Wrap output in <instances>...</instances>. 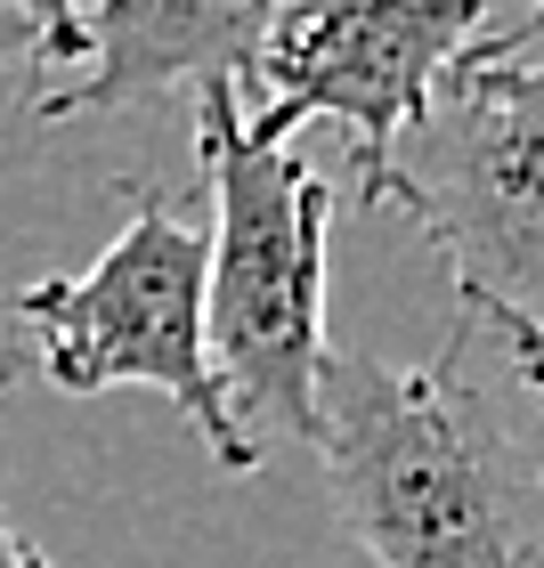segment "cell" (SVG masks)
I'll return each instance as SVG.
<instances>
[{"mask_svg":"<svg viewBox=\"0 0 544 568\" xmlns=\"http://www.w3.org/2000/svg\"><path fill=\"white\" fill-rule=\"evenodd\" d=\"M309 447L374 568H544V479L472 382L463 317L423 366L325 349Z\"/></svg>","mask_w":544,"mask_h":568,"instance_id":"6da1fadb","label":"cell"},{"mask_svg":"<svg viewBox=\"0 0 544 568\" xmlns=\"http://www.w3.org/2000/svg\"><path fill=\"white\" fill-rule=\"evenodd\" d=\"M195 146L212 179L203 261V357L220 406L252 447L318 430L325 366V227L333 187L293 146H252L236 90H195Z\"/></svg>","mask_w":544,"mask_h":568,"instance_id":"7a4b0ae2","label":"cell"},{"mask_svg":"<svg viewBox=\"0 0 544 568\" xmlns=\"http://www.w3.org/2000/svg\"><path fill=\"white\" fill-rule=\"evenodd\" d=\"M122 227L82 276H41L17 293V317L41 333V366L58 390L90 398L114 382L163 390L220 471H261V447L228 423L212 357H203V227L163 187H114Z\"/></svg>","mask_w":544,"mask_h":568,"instance_id":"3957f363","label":"cell"},{"mask_svg":"<svg viewBox=\"0 0 544 568\" xmlns=\"http://www.w3.org/2000/svg\"><path fill=\"white\" fill-rule=\"evenodd\" d=\"M382 203L414 212L455 301H496L544 325V58L463 49L406 131Z\"/></svg>","mask_w":544,"mask_h":568,"instance_id":"277c9868","label":"cell"},{"mask_svg":"<svg viewBox=\"0 0 544 568\" xmlns=\"http://www.w3.org/2000/svg\"><path fill=\"white\" fill-rule=\"evenodd\" d=\"M487 33V0H301L261 41L236 106L252 146H293L301 122H342L357 203L391 195L399 146L431 114L447 65Z\"/></svg>","mask_w":544,"mask_h":568,"instance_id":"5b68a950","label":"cell"},{"mask_svg":"<svg viewBox=\"0 0 544 568\" xmlns=\"http://www.w3.org/2000/svg\"><path fill=\"white\" fill-rule=\"evenodd\" d=\"M284 9L301 0H82V17L41 49L33 122L131 114L179 90H244Z\"/></svg>","mask_w":544,"mask_h":568,"instance_id":"8992f818","label":"cell"},{"mask_svg":"<svg viewBox=\"0 0 544 568\" xmlns=\"http://www.w3.org/2000/svg\"><path fill=\"white\" fill-rule=\"evenodd\" d=\"M463 317H472V333H496L504 357L521 366V382L544 398V325L536 317H512V308H496V301H463Z\"/></svg>","mask_w":544,"mask_h":568,"instance_id":"52a82bcc","label":"cell"},{"mask_svg":"<svg viewBox=\"0 0 544 568\" xmlns=\"http://www.w3.org/2000/svg\"><path fill=\"white\" fill-rule=\"evenodd\" d=\"M528 41H544V0H528V17H521V24H496V33H480V41H472V58H521Z\"/></svg>","mask_w":544,"mask_h":568,"instance_id":"ba28073f","label":"cell"},{"mask_svg":"<svg viewBox=\"0 0 544 568\" xmlns=\"http://www.w3.org/2000/svg\"><path fill=\"white\" fill-rule=\"evenodd\" d=\"M41 49H49V33H41L33 17H17L9 0H0V65H24V58L41 65Z\"/></svg>","mask_w":544,"mask_h":568,"instance_id":"9c48e42d","label":"cell"},{"mask_svg":"<svg viewBox=\"0 0 544 568\" xmlns=\"http://www.w3.org/2000/svg\"><path fill=\"white\" fill-rule=\"evenodd\" d=\"M0 568H58V560H49V552L33 545V536H24V528L9 520V511H0Z\"/></svg>","mask_w":544,"mask_h":568,"instance_id":"30bf717a","label":"cell"},{"mask_svg":"<svg viewBox=\"0 0 544 568\" xmlns=\"http://www.w3.org/2000/svg\"><path fill=\"white\" fill-rule=\"evenodd\" d=\"M9 9H17V17H33V24H41V33H49V41H58V33H66V24H73V17H82V0H9Z\"/></svg>","mask_w":544,"mask_h":568,"instance_id":"8fae6325","label":"cell"},{"mask_svg":"<svg viewBox=\"0 0 544 568\" xmlns=\"http://www.w3.org/2000/svg\"><path fill=\"white\" fill-rule=\"evenodd\" d=\"M17 382H24V357H17V349H0V398H9Z\"/></svg>","mask_w":544,"mask_h":568,"instance_id":"7c38bea8","label":"cell"}]
</instances>
